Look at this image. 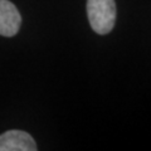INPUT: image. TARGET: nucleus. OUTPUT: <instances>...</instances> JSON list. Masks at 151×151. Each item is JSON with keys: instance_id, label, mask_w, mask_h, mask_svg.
Instances as JSON below:
<instances>
[{"instance_id": "1", "label": "nucleus", "mask_w": 151, "mask_h": 151, "mask_svg": "<svg viewBox=\"0 0 151 151\" xmlns=\"http://www.w3.org/2000/svg\"><path fill=\"white\" fill-rule=\"evenodd\" d=\"M115 0H87V15L91 28L97 34H108L116 23Z\"/></svg>"}, {"instance_id": "2", "label": "nucleus", "mask_w": 151, "mask_h": 151, "mask_svg": "<svg viewBox=\"0 0 151 151\" xmlns=\"http://www.w3.org/2000/svg\"><path fill=\"white\" fill-rule=\"evenodd\" d=\"M37 145L32 136L22 130H9L0 135V151H35Z\"/></svg>"}, {"instance_id": "3", "label": "nucleus", "mask_w": 151, "mask_h": 151, "mask_svg": "<svg viewBox=\"0 0 151 151\" xmlns=\"http://www.w3.org/2000/svg\"><path fill=\"white\" fill-rule=\"evenodd\" d=\"M20 24L22 17L17 6L9 0H0V35H15Z\"/></svg>"}]
</instances>
